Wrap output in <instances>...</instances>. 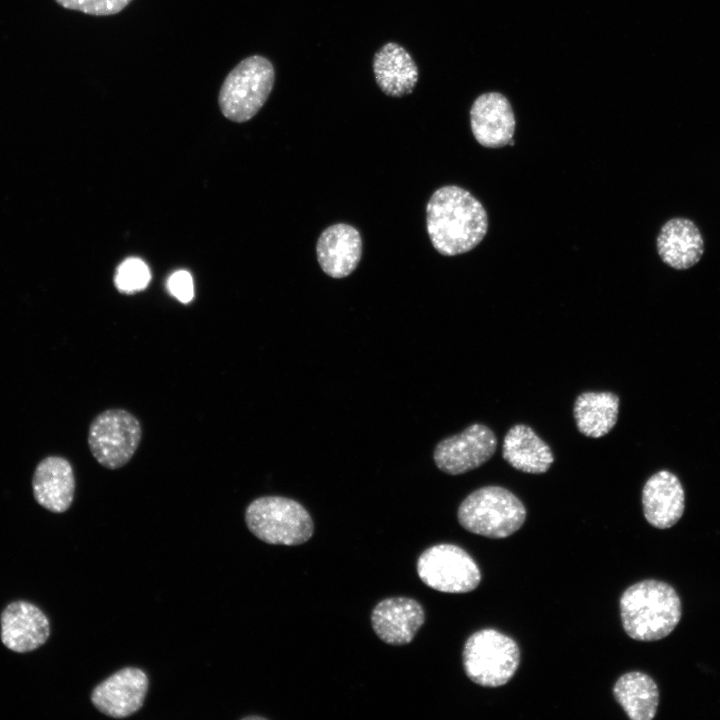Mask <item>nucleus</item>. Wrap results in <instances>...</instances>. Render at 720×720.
<instances>
[{
	"instance_id": "1",
	"label": "nucleus",
	"mask_w": 720,
	"mask_h": 720,
	"mask_svg": "<svg viewBox=\"0 0 720 720\" xmlns=\"http://www.w3.org/2000/svg\"><path fill=\"white\" fill-rule=\"evenodd\" d=\"M426 227L433 247L454 256L475 248L488 229L487 213L470 192L448 185L437 189L426 206Z\"/></svg>"
},
{
	"instance_id": "21",
	"label": "nucleus",
	"mask_w": 720,
	"mask_h": 720,
	"mask_svg": "<svg viewBox=\"0 0 720 720\" xmlns=\"http://www.w3.org/2000/svg\"><path fill=\"white\" fill-rule=\"evenodd\" d=\"M613 694L631 720H651L657 713L659 691L648 674L640 671L623 674L616 681Z\"/></svg>"
},
{
	"instance_id": "19",
	"label": "nucleus",
	"mask_w": 720,
	"mask_h": 720,
	"mask_svg": "<svg viewBox=\"0 0 720 720\" xmlns=\"http://www.w3.org/2000/svg\"><path fill=\"white\" fill-rule=\"evenodd\" d=\"M502 456L513 468L531 474L545 473L554 462L549 445L524 424H516L508 430Z\"/></svg>"
},
{
	"instance_id": "14",
	"label": "nucleus",
	"mask_w": 720,
	"mask_h": 720,
	"mask_svg": "<svg viewBox=\"0 0 720 720\" xmlns=\"http://www.w3.org/2000/svg\"><path fill=\"white\" fill-rule=\"evenodd\" d=\"M425 614L414 599L393 597L380 601L372 611L371 623L376 635L385 643H410L423 625Z\"/></svg>"
},
{
	"instance_id": "9",
	"label": "nucleus",
	"mask_w": 720,
	"mask_h": 720,
	"mask_svg": "<svg viewBox=\"0 0 720 720\" xmlns=\"http://www.w3.org/2000/svg\"><path fill=\"white\" fill-rule=\"evenodd\" d=\"M497 448L494 432L486 425L474 423L461 433L442 439L433 452V460L442 472L459 475L488 461Z\"/></svg>"
},
{
	"instance_id": "23",
	"label": "nucleus",
	"mask_w": 720,
	"mask_h": 720,
	"mask_svg": "<svg viewBox=\"0 0 720 720\" xmlns=\"http://www.w3.org/2000/svg\"><path fill=\"white\" fill-rule=\"evenodd\" d=\"M132 0H56L62 7L94 16L114 15Z\"/></svg>"
},
{
	"instance_id": "16",
	"label": "nucleus",
	"mask_w": 720,
	"mask_h": 720,
	"mask_svg": "<svg viewBox=\"0 0 720 720\" xmlns=\"http://www.w3.org/2000/svg\"><path fill=\"white\" fill-rule=\"evenodd\" d=\"M656 247L658 255L666 265L676 270H686L702 258L704 239L691 219L674 217L662 225Z\"/></svg>"
},
{
	"instance_id": "11",
	"label": "nucleus",
	"mask_w": 720,
	"mask_h": 720,
	"mask_svg": "<svg viewBox=\"0 0 720 720\" xmlns=\"http://www.w3.org/2000/svg\"><path fill=\"white\" fill-rule=\"evenodd\" d=\"M472 133L479 144L500 148L510 143L515 132V116L510 101L502 93L479 95L470 109Z\"/></svg>"
},
{
	"instance_id": "12",
	"label": "nucleus",
	"mask_w": 720,
	"mask_h": 720,
	"mask_svg": "<svg viewBox=\"0 0 720 720\" xmlns=\"http://www.w3.org/2000/svg\"><path fill=\"white\" fill-rule=\"evenodd\" d=\"M1 641L17 653L31 652L49 638L50 625L46 615L26 601L10 603L0 617Z\"/></svg>"
},
{
	"instance_id": "7",
	"label": "nucleus",
	"mask_w": 720,
	"mask_h": 720,
	"mask_svg": "<svg viewBox=\"0 0 720 720\" xmlns=\"http://www.w3.org/2000/svg\"><path fill=\"white\" fill-rule=\"evenodd\" d=\"M142 437L139 420L124 409L98 414L88 430V446L97 462L107 469L123 467L136 452Z\"/></svg>"
},
{
	"instance_id": "18",
	"label": "nucleus",
	"mask_w": 720,
	"mask_h": 720,
	"mask_svg": "<svg viewBox=\"0 0 720 720\" xmlns=\"http://www.w3.org/2000/svg\"><path fill=\"white\" fill-rule=\"evenodd\" d=\"M373 72L379 88L388 96L410 94L418 81V67L406 51L395 43L383 45L373 57Z\"/></svg>"
},
{
	"instance_id": "13",
	"label": "nucleus",
	"mask_w": 720,
	"mask_h": 720,
	"mask_svg": "<svg viewBox=\"0 0 720 720\" xmlns=\"http://www.w3.org/2000/svg\"><path fill=\"white\" fill-rule=\"evenodd\" d=\"M642 508L650 525L659 529L675 525L685 509V493L679 478L668 470L653 474L642 489Z\"/></svg>"
},
{
	"instance_id": "3",
	"label": "nucleus",
	"mask_w": 720,
	"mask_h": 720,
	"mask_svg": "<svg viewBox=\"0 0 720 720\" xmlns=\"http://www.w3.org/2000/svg\"><path fill=\"white\" fill-rule=\"evenodd\" d=\"M457 517L467 531L500 539L521 528L526 519V509L508 489L485 486L473 491L461 502Z\"/></svg>"
},
{
	"instance_id": "10",
	"label": "nucleus",
	"mask_w": 720,
	"mask_h": 720,
	"mask_svg": "<svg viewBox=\"0 0 720 720\" xmlns=\"http://www.w3.org/2000/svg\"><path fill=\"white\" fill-rule=\"evenodd\" d=\"M148 684L144 671L126 667L97 685L92 691L91 702L104 715L125 718L143 706Z\"/></svg>"
},
{
	"instance_id": "17",
	"label": "nucleus",
	"mask_w": 720,
	"mask_h": 720,
	"mask_svg": "<svg viewBox=\"0 0 720 720\" xmlns=\"http://www.w3.org/2000/svg\"><path fill=\"white\" fill-rule=\"evenodd\" d=\"M35 500L45 509L65 512L72 504L75 477L70 462L60 456H48L38 463L32 478Z\"/></svg>"
},
{
	"instance_id": "6",
	"label": "nucleus",
	"mask_w": 720,
	"mask_h": 720,
	"mask_svg": "<svg viewBox=\"0 0 720 720\" xmlns=\"http://www.w3.org/2000/svg\"><path fill=\"white\" fill-rule=\"evenodd\" d=\"M520 650L509 636L482 629L472 634L463 649V667L468 678L484 687H499L515 674Z\"/></svg>"
},
{
	"instance_id": "2",
	"label": "nucleus",
	"mask_w": 720,
	"mask_h": 720,
	"mask_svg": "<svg viewBox=\"0 0 720 720\" xmlns=\"http://www.w3.org/2000/svg\"><path fill=\"white\" fill-rule=\"evenodd\" d=\"M619 604L625 632L638 641H656L668 636L681 619V600L676 590L655 579L628 587Z\"/></svg>"
},
{
	"instance_id": "22",
	"label": "nucleus",
	"mask_w": 720,
	"mask_h": 720,
	"mask_svg": "<svg viewBox=\"0 0 720 720\" xmlns=\"http://www.w3.org/2000/svg\"><path fill=\"white\" fill-rule=\"evenodd\" d=\"M150 278V271L142 260L129 258L118 267L115 285L120 292L132 294L145 289Z\"/></svg>"
},
{
	"instance_id": "25",
	"label": "nucleus",
	"mask_w": 720,
	"mask_h": 720,
	"mask_svg": "<svg viewBox=\"0 0 720 720\" xmlns=\"http://www.w3.org/2000/svg\"><path fill=\"white\" fill-rule=\"evenodd\" d=\"M243 719H244V720H251V719H254V720L261 719V720H263V719H265V718L260 717V716H247V717H245V718H243Z\"/></svg>"
},
{
	"instance_id": "5",
	"label": "nucleus",
	"mask_w": 720,
	"mask_h": 720,
	"mask_svg": "<svg viewBox=\"0 0 720 720\" xmlns=\"http://www.w3.org/2000/svg\"><path fill=\"white\" fill-rule=\"evenodd\" d=\"M245 522L258 539L275 545L302 544L314 531L308 511L299 502L283 496L253 500L246 508Z\"/></svg>"
},
{
	"instance_id": "20",
	"label": "nucleus",
	"mask_w": 720,
	"mask_h": 720,
	"mask_svg": "<svg viewBox=\"0 0 720 720\" xmlns=\"http://www.w3.org/2000/svg\"><path fill=\"white\" fill-rule=\"evenodd\" d=\"M619 397L613 392H583L574 402L577 429L587 437L600 438L608 434L618 419Z\"/></svg>"
},
{
	"instance_id": "8",
	"label": "nucleus",
	"mask_w": 720,
	"mask_h": 720,
	"mask_svg": "<svg viewBox=\"0 0 720 720\" xmlns=\"http://www.w3.org/2000/svg\"><path fill=\"white\" fill-rule=\"evenodd\" d=\"M417 573L428 587L445 593H467L479 585L481 572L461 547L437 544L418 558Z\"/></svg>"
},
{
	"instance_id": "15",
	"label": "nucleus",
	"mask_w": 720,
	"mask_h": 720,
	"mask_svg": "<svg viewBox=\"0 0 720 720\" xmlns=\"http://www.w3.org/2000/svg\"><path fill=\"white\" fill-rule=\"evenodd\" d=\"M362 254L360 232L349 224L337 223L327 227L316 244L318 263L328 276L344 278L358 266Z\"/></svg>"
},
{
	"instance_id": "4",
	"label": "nucleus",
	"mask_w": 720,
	"mask_h": 720,
	"mask_svg": "<svg viewBox=\"0 0 720 720\" xmlns=\"http://www.w3.org/2000/svg\"><path fill=\"white\" fill-rule=\"evenodd\" d=\"M273 64L264 56L240 61L224 79L218 104L227 119L242 123L253 118L267 101L274 85Z\"/></svg>"
},
{
	"instance_id": "24",
	"label": "nucleus",
	"mask_w": 720,
	"mask_h": 720,
	"mask_svg": "<svg viewBox=\"0 0 720 720\" xmlns=\"http://www.w3.org/2000/svg\"><path fill=\"white\" fill-rule=\"evenodd\" d=\"M169 292L182 303H189L194 297L193 279L189 272H174L168 280Z\"/></svg>"
}]
</instances>
